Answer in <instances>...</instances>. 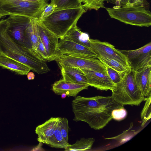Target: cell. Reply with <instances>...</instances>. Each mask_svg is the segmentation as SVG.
<instances>
[{
	"instance_id": "obj_1",
	"label": "cell",
	"mask_w": 151,
	"mask_h": 151,
	"mask_svg": "<svg viewBox=\"0 0 151 151\" xmlns=\"http://www.w3.org/2000/svg\"><path fill=\"white\" fill-rule=\"evenodd\" d=\"M73 120L87 123L95 130L104 127L113 119L112 111L124 107L111 96L86 97L77 96L72 103Z\"/></svg>"
},
{
	"instance_id": "obj_2",
	"label": "cell",
	"mask_w": 151,
	"mask_h": 151,
	"mask_svg": "<svg viewBox=\"0 0 151 151\" xmlns=\"http://www.w3.org/2000/svg\"><path fill=\"white\" fill-rule=\"evenodd\" d=\"M8 25L6 19L0 20V55L19 62L38 74L49 72L47 61L36 51L20 45L12 40L8 32Z\"/></svg>"
},
{
	"instance_id": "obj_3",
	"label": "cell",
	"mask_w": 151,
	"mask_h": 151,
	"mask_svg": "<svg viewBox=\"0 0 151 151\" xmlns=\"http://www.w3.org/2000/svg\"><path fill=\"white\" fill-rule=\"evenodd\" d=\"M86 12L82 6L76 8L56 10L39 22L59 38L62 39L69 30L77 24L78 20Z\"/></svg>"
},
{
	"instance_id": "obj_4",
	"label": "cell",
	"mask_w": 151,
	"mask_h": 151,
	"mask_svg": "<svg viewBox=\"0 0 151 151\" xmlns=\"http://www.w3.org/2000/svg\"><path fill=\"white\" fill-rule=\"evenodd\" d=\"M111 91L113 99L123 106H139L146 98L138 86L134 71L131 68L123 74L121 81L116 85Z\"/></svg>"
},
{
	"instance_id": "obj_5",
	"label": "cell",
	"mask_w": 151,
	"mask_h": 151,
	"mask_svg": "<svg viewBox=\"0 0 151 151\" xmlns=\"http://www.w3.org/2000/svg\"><path fill=\"white\" fill-rule=\"evenodd\" d=\"M105 8L111 18L125 24L146 27L151 25V13L145 6Z\"/></svg>"
},
{
	"instance_id": "obj_6",
	"label": "cell",
	"mask_w": 151,
	"mask_h": 151,
	"mask_svg": "<svg viewBox=\"0 0 151 151\" xmlns=\"http://www.w3.org/2000/svg\"><path fill=\"white\" fill-rule=\"evenodd\" d=\"M47 3L46 0L35 2L20 0H0V8L8 13L9 16L17 15L30 19L38 18Z\"/></svg>"
},
{
	"instance_id": "obj_7",
	"label": "cell",
	"mask_w": 151,
	"mask_h": 151,
	"mask_svg": "<svg viewBox=\"0 0 151 151\" xmlns=\"http://www.w3.org/2000/svg\"><path fill=\"white\" fill-rule=\"evenodd\" d=\"M55 60L59 66L89 70L106 74L105 65L97 58L66 54L58 57Z\"/></svg>"
},
{
	"instance_id": "obj_8",
	"label": "cell",
	"mask_w": 151,
	"mask_h": 151,
	"mask_svg": "<svg viewBox=\"0 0 151 151\" xmlns=\"http://www.w3.org/2000/svg\"><path fill=\"white\" fill-rule=\"evenodd\" d=\"M6 19L8 23V32L12 40L20 45L32 48L26 32L31 19L23 16L10 15Z\"/></svg>"
},
{
	"instance_id": "obj_9",
	"label": "cell",
	"mask_w": 151,
	"mask_h": 151,
	"mask_svg": "<svg viewBox=\"0 0 151 151\" xmlns=\"http://www.w3.org/2000/svg\"><path fill=\"white\" fill-rule=\"evenodd\" d=\"M119 50L125 56L129 67L134 71L151 66V42L137 49Z\"/></svg>"
},
{
	"instance_id": "obj_10",
	"label": "cell",
	"mask_w": 151,
	"mask_h": 151,
	"mask_svg": "<svg viewBox=\"0 0 151 151\" xmlns=\"http://www.w3.org/2000/svg\"><path fill=\"white\" fill-rule=\"evenodd\" d=\"M89 42L90 47L97 54L98 56L111 58L130 67L125 56L112 45L96 39H90Z\"/></svg>"
},
{
	"instance_id": "obj_11",
	"label": "cell",
	"mask_w": 151,
	"mask_h": 151,
	"mask_svg": "<svg viewBox=\"0 0 151 151\" xmlns=\"http://www.w3.org/2000/svg\"><path fill=\"white\" fill-rule=\"evenodd\" d=\"M57 50V58L66 54H72L98 58L97 54L90 47L77 43L66 38L60 39L58 43Z\"/></svg>"
},
{
	"instance_id": "obj_12",
	"label": "cell",
	"mask_w": 151,
	"mask_h": 151,
	"mask_svg": "<svg viewBox=\"0 0 151 151\" xmlns=\"http://www.w3.org/2000/svg\"><path fill=\"white\" fill-rule=\"evenodd\" d=\"M39 35L45 46L47 56V61L55 60L58 57L59 38L37 21Z\"/></svg>"
},
{
	"instance_id": "obj_13",
	"label": "cell",
	"mask_w": 151,
	"mask_h": 151,
	"mask_svg": "<svg viewBox=\"0 0 151 151\" xmlns=\"http://www.w3.org/2000/svg\"><path fill=\"white\" fill-rule=\"evenodd\" d=\"M79 69L86 76L89 86L98 90L106 91H111L114 88L116 85L107 74L89 70Z\"/></svg>"
},
{
	"instance_id": "obj_14",
	"label": "cell",
	"mask_w": 151,
	"mask_h": 151,
	"mask_svg": "<svg viewBox=\"0 0 151 151\" xmlns=\"http://www.w3.org/2000/svg\"><path fill=\"white\" fill-rule=\"evenodd\" d=\"M89 86L88 84L74 83L65 81L62 78L54 83L52 90L58 95L65 93L68 97H76L80 92L87 89Z\"/></svg>"
},
{
	"instance_id": "obj_15",
	"label": "cell",
	"mask_w": 151,
	"mask_h": 151,
	"mask_svg": "<svg viewBox=\"0 0 151 151\" xmlns=\"http://www.w3.org/2000/svg\"><path fill=\"white\" fill-rule=\"evenodd\" d=\"M60 117L50 118L36 128L35 132L38 135L37 141L47 145L50 138L54 134Z\"/></svg>"
},
{
	"instance_id": "obj_16",
	"label": "cell",
	"mask_w": 151,
	"mask_h": 151,
	"mask_svg": "<svg viewBox=\"0 0 151 151\" xmlns=\"http://www.w3.org/2000/svg\"><path fill=\"white\" fill-rule=\"evenodd\" d=\"M138 86L145 98L151 94V66H148L134 71Z\"/></svg>"
},
{
	"instance_id": "obj_17",
	"label": "cell",
	"mask_w": 151,
	"mask_h": 151,
	"mask_svg": "<svg viewBox=\"0 0 151 151\" xmlns=\"http://www.w3.org/2000/svg\"><path fill=\"white\" fill-rule=\"evenodd\" d=\"M59 66L62 79L64 80L76 83L88 84L86 76L79 68Z\"/></svg>"
},
{
	"instance_id": "obj_18",
	"label": "cell",
	"mask_w": 151,
	"mask_h": 151,
	"mask_svg": "<svg viewBox=\"0 0 151 151\" xmlns=\"http://www.w3.org/2000/svg\"><path fill=\"white\" fill-rule=\"evenodd\" d=\"M0 66L21 75H26L31 70L29 68L23 64L3 55H0Z\"/></svg>"
},
{
	"instance_id": "obj_19",
	"label": "cell",
	"mask_w": 151,
	"mask_h": 151,
	"mask_svg": "<svg viewBox=\"0 0 151 151\" xmlns=\"http://www.w3.org/2000/svg\"><path fill=\"white\" fill-rule=\"evenodd\" d=\"M64 38L69 39L81 44L90 47V38L88 34L82 32L75 25L66 34Z\"/></svg>"
},
{
	"instance_id": "obj_20",
	"label": "cell",
	"mask_w": 151,
	"mask_h": 151,
	"mask_svg": "<svg viewBox=\"0 0 151 151\" xmlns=\"http://www.w3.org/2000/svg\"><path fill=\"white\" fill-rule=\"evenodd\" d=\"M37 18L31 19L26 32L31 47L36 50L38 47L39 35L37 24Z\"/></svg>"
},
{
	"instance_id": "obj_21",
	"label": "cell",
	"mask_w": 151,
	"mask_h": 151,
	"mask_svg": "<svg viewBox=\"0 0 151 151\" xmlns=\"http://www.w3.org/2000/svg\"><path fill=\"white\" fill-rule=\"evenodd\" d=\"M95 139L93 138H82L80 140H77L75 143L72 145L69 144L65 151H86L91 149Z\"/></svg>"
},
{
	"instance_id": "obj_22",
	"label": "cell",
	"mask_w": 151,
	"mask_h": 151,
	"mask_svg": "<svg viewBox=\"0 0 151 151\" xmlns=\"http://www.w3.org/2000/svg\"><path fill=\"white\" fill-rule=\"evenodd\" d=\"M69 144L66 142L61 133L58 123L54 134L49 140L47 145L52 147L65 150L67 148Z\"/></svg>"
},
{
	"instance_id": "obj_23",
	"label": "cell",
	"mask_w": 151,
	"mask_h": 151,
	"mask_svg": "<svg viewBox=\"0 0 151 151\" xmlns=\"http://www.w3.org/2000/svg\"><path fill=\"white\" fill-rule=\"evenodd\" d=\"M98 58L105 65L117 71L122 75L131 68L117 60L109 58L98 56Z\"/></svg>"
},
{
	"instance_id": "obj_24",
	"label": "cell",
	"mask_w": 151,
	"mask_h": 151,
	"mask_svg": "<svg viewBox=\"0 0 151 151\" xmlns=\"http://www.w3.org/2000/svg\"><path fill=\"white\" fill-rule=\"evenodd\" d=\"M51 2L54 5L55 10L76 8L82 6L79 0H52Z\"/></svg>"
},
{
	"instance_id": "obj_25",
	"label": "cell",
	"mask_w": 151,
	"mask_h": 151,
	"mask_svg": "<svg viewBox=\"0 0 151 151\" xmlns=\"http://www.w3.org/2000/svg\"><path fill=\"white\" fill-rule=\"evenodd\" d=\"M105 0H79L86 10L94 9L98 10L101 8H105L104 2Z\"/></svg>"
},
{
	"instance_id": "obj_26",
	"label": "cell",
	"mask_w": 151,
	"mask_h": 151,
	"mask_svg": "<svg viewBox=\"0 0 151 151\" xmlns=\"http://www.w3.org/2000/svg\"><path fill=\"white\" fill-rule=\"evenodd\" d=\"M151 95L146 98L145 103L141 114L142 124L143 127L151 118Z\"/></svg>"
},
{
	"instance_id": "obj_27",
	"label": "cell",
	"mask_w": 151,
	"mask_h": 151,
	"mask_svg": "<svg viewBox=\"0 0 151 151\" xmlns=\"http://www.w3.org/2000/svg\"><path fill=\"white\" fill-rule=\"evenodd\" d=\"M106 73L112 82L116 85L121 81L122 75L111 68L105 65Z\"/></svg>"
},
{
	"instance_id": "obj_28",
	"label": "cell",
	"mask_w": 151,
	"mask_h": 151,
	"mask_svg": "<svg viewBox=\"0 0 151 151\" xmlns=\"http://www.w3.org/2000/svg\"><path fill=\"white\" fill-rule=\"evenodd\" d=\"M55 10L54 4L52 2L48 3L45 6L41 13L37 18L39 22H41L52 14Z\"/></svg>"
},
{
	"instance_id": "obj_29",
	"label": "cell",
	"mask_w": 151,
	"mask_h": 151,
	"mask_svg": "<svg viewBox=\"0 0 151 151\" xmlns=\"http://www.w3.org/2000/svg\"><path fill=\"white\" fill-rule=\"evenodd\" d=\"M59 124L61 133L66 142L69 144L68 133L69 127L67 119L66 118H61Z\"/></svg>"
},
{
	"instance_id": "obj_30",
	"label": "cell",
	"mask_w": 151,
	"mask_h": 151,
	"mask_svg": "<svg viewBox=\"0 0 151 151\" xmlns=\"http://www.w3.org/2000/svg\"><path fill=\"white\" fill-rule=\"evenodd\" d=\"M112 118L118 121L124 119L127 115V111L124 107L114 109L112 112Z\"/></svg>"
},
{
	"instance_id": "obj_31",
	"label": "cell",
	"mask_w": 151,
	"mask_h": 151,
	"mask_svg": "<svg viewBox=\"0 0 151 151\" xmlns=\"http://www.w3.org/2000/svg\"><path fill=\"white\" fill-rule=\"evenodd\" d=\"M35 51H36L43 58L47 61V56L45 48L39 36L38 38V47L37 50Z\"/></svg>"
},
{
	"instance_id": "obj_32",
	"label": "cell",
	"mask_w": 151,
	"mask_h": 151,
	"mask_svg": "<svg viewBox=\"0 0 151 151\" xmlns=\"http://www.w3.org/2000/svg\"><path fill=\"white\" fill-rule=\"evenodd\" d=\"M129 0H105L107 2L115 5L114 6L120 7L129 6Z\"/></svg>"
},
{
	"instance_id": "obj_33",
	"label": "cell",
	"mask_w": 151,
	"mask_h": 151,
	"mask_svg": "<svg viewBox=\"0 0 151 151\" xmlns=\"http://www.w3.org/2000/svg\"><path fill=\"white\" fill-rule=\"evenodd\" d=\"M146 0H129V6H145Z\"/></svg>"
},
{
	"instance_id": "obj_34",
	"label": "cell",
	"mask_w": 151,
	"mask_h": 151,
	"mask_svg": "<svg viewBox=\"0 0 151 151\" xmlns=\"http://www.w3.org/2000/svg\"><path fill=\"white\" fill-rule=\"evenodd\" d=\"M27 78L29 80L34 79L35 77V75L34 73L32 72H29L27 74Z\"/></svg>"
},
{
	"instance_id": "obj_35",
	"label": "cell",
	"mask_w": 151,
	"mask_h": 151,
	"mask_svg": "<svg viewBox=\"0 0 151 151\" xmlns=\"http://www.w3.org/2000/svg\"><path fill=\"white\" fill-rule=\"evenodd\" d=\"M6 16H9V14L2 10L0 8V19Z\"/></svg>"
},
{
	"instance_id": "obj_36",
	"label": "cell",
	"mask_w": 151,
	"mask_h": 151,
	"mask_svg": "<svg viewBox=\"0 0 151 151\" xmlns=\"http://www.w3.org/2000/svg\"><path fill=\"white\" fill-rule=\"evenodd\" d=\"M61 97L62 99H63L66 98L67 96V95L65 93H62L61 95Z\"/></svg>"
},
{
	"instance_id": "obj_37",
	"label": "cell",
	"mask_w": 151,
	"mask_h": 151,
	"mask_svg": "<svg viewBox=\"0 0 151 151\" xmlns=\"http://www.w3.org/2000/svg\"><path fill=\"white\" fill-rule=\"evenodd\" d=\"M24 1H30V2H35L39 1L40 0H20Z\"/></svg>"
}]
</instances>
